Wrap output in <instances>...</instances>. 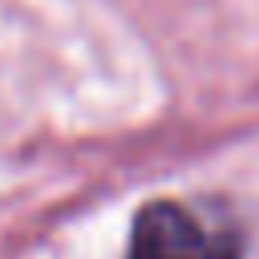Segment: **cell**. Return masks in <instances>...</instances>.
<instances>
[{"label":"cell","mask_w":259,"mask_h":259,"mask_svg":"<svg viewBox=\"0 0 259 259\" xmlns=\"http://www.w3.org/2000/svg\"><path fill=\"white\" fill-rule=\"evenodd\" d=\"M239 251L231 227L206 223L182 202H150L134 219L130 259H239Z\"/></svg>","instance_id":"6da1fadb"}]
</instances>
